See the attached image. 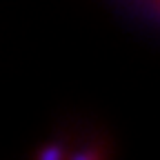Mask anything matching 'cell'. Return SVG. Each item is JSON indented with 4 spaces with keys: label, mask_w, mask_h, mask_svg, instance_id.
Here are the masks:
<instances>
[{
    "label": "cell",
    "mask_w": 160,
    "mask_h": 160,
    "mask_svg": "<svg viewBox=\"0 0 160 160\" xmlns=\"http://www.w3.org/2000/svg\"><path fill=\"white\" fill-rule=\"evenodd\" d=\"M73 160H100V156L96 151H85V153H78Z\"/></svg>",
    "instance_id": "cell-2"
},
{
    "label": "cell",
    "mask_w": 160,
    "mask_h": 160,
    "mask_svg": "<svg viewBox=\"0 0 160 160\" xmlns=\"http://www.w3.org/2000/svg\"><path fill=\"white\" fill-rule=\"evenodd\" d=\"M38 160H62V153H60L58 147H47L42 153L38 156Z\"/></svg>",
    "instance_id": "cell-1"
}]
</instances>
